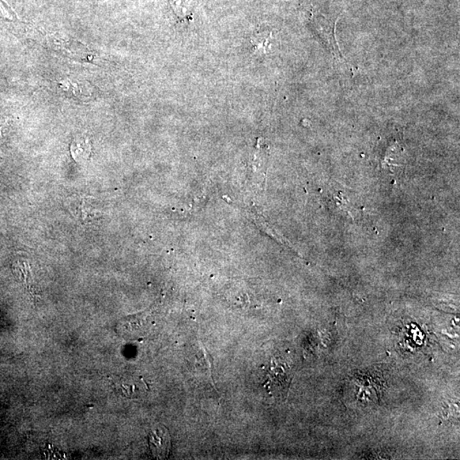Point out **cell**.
Wrapping results in <instances>:
<instances>
[{
  "label": "cell",
  "mask_w": 460,
  "mask_h": 460,
  "mask_svg": "<svg viewBox=\"0 0 460 460\" xmlns=\"http://www.w3.org/2000/svg\"><path fill=\"white\" fill-rule=\"evenodd\" d=\"M149 443L151 452L156 459L168 458L171 450V436L168 429L161 425H154L149 432Z\"/></svg>",
  "instance_id": "6da1fadb"
},
{
  "label": "cell",
  "mask_w": 460,
  "mask_h": 460,
  "mask_svg": "<svg viewBox=\"0 0 460 460\" xmlns=\"http://www.w3.org/2000/svg\"><path fill=\"white\" fill-rule=\"evenodd\" d=\"M71 203L75 217L82 224H92L99 218L100 213L94 205L93 198L76 196Z\"/></svg>",
  "instance_id": "7a4b0ae2"
},
{
  "label": "cell",
  "mask_w": 460,
  "mask_h": 460,
  "mask_svg": "<svg viewBox=\"0 0 460 460\" xmlns=\"http://www.w3.org/2000/svg\"><path fill=\"white\" fill-rule=\"evenodd\" d=\"M90 151V145L88 140L85 138H77L71 145L72 156L76 161H83L88 160Z\"/></svg>",
  "instance_id": "3957f363"
},
{
  "label": "cell",
  "mask_w": 460,
  "mask_h": 460,
  "mask_svg": "<svg viewBox=\"0 0 460 460\" xmlns=\"http://www.w3.org/2000/svg\"><path fill=\"white\" fill-rule=\"evenodd\" d=\"M16 17V15L10 8L2 0H0V17L7 19V20H13Z\"/></svg>",
  "instance_id": "277c9868"
}]
</instances>
